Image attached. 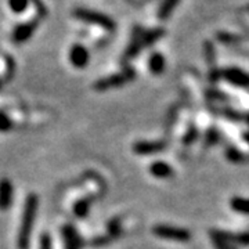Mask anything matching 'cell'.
I'll return each instance as SVG.
<instances>
[{"label":"cell","mask_w":249,"mask_h":249,"mask_svg":"<svg viewBox=\"0 0 249 249\" xmlns=\"http://www.w3.org/2000/svg\"><path fill=\"white\" fill-rule=\"evenodd\" d=\"M178 3H180V0H162L158 13H157L158 19L160 21H166L173 14V11L176 10Z\"/></svg>","instance_id":"13"},{"label":"cell","mask_w":249,"mask_h":249,"mask_svg":"<svg viewBox=\"0 0 249 249\" xmlns=\"http://www.w3.org/2000/svg\"><path fill=\"white\" fill-rule=\"evenodd\" d=\"M222 76L237 88H249V73L238 68H229L222 72Z\"/></svg>","instance_id":"9"},{"label":"cell","mask_w":249,"mask_h":249,"mask_svg":"<svg viewBox=\"0 0 249 249\" xmlns=\"http://www.w3.org/2000/svg\"><path fill=\"white\" fill-rule=\"evenodd\" d=\"M150 173L157 178H169L173 176V168L166 162L157 160L150 165Z\"/></svg>","instance_id":"12"},{"label":"cell","mask_w":249,"mask_h":249,"mask_svg":"<svg viewBox=\"0 0 249 249\" xmlns=\"http://www.w3.org/2000/svg\"><path fill=\"white\" fill-rule=\"evenodd\" d=\"M14 188L9 178L0 180V211H9L13 204Z\"/></svg>","instance_id":"10"},{"label":"cell","mask_w":249,"mask_h":249,"mask_svg":"<svg viewBox=\"0 0 249 249\" xmlns=\"http://www.w3.org/2000/svg\"><path fill=\"white\" fill-rule=\"evenodd\" d=\"M62 237L65 249H82V240L72 224H65L62 227Z\"/></svg>","instance_id":"11"},{"label":"cell","mask_w":249,"mask_h":249,"mask_svg":"<svg viewBox=\"0 0 249 249\" xmlns=\"http://www.w3.org/2000/svg\"><path fill=\"white\" fill-rule=\"evenodd\" d=\"M222 114L224 115V118H227V119H231V121H242L244 119V115L240 114V112H237V111H234L232 108H223L222 109Z\"/></svg>","instance_id":"24"},{"label":"cell","mask_w":249,"mask_h":249,"mask_svg":"<svg viewBox=\"0 0 249 249\" xmlns=\"http://www.w3.org/2000/svg\"><path fill=\"white\" fill-rule=\"evenodd\" d=\"M37 206H39V198L36 194H29L25 199L24 205V212L19 223V230L17 235V245L18 249H28L31 244V235L34 230V224H35L36 212H37Z\"/></svg>","instance_id":"1"},{"label":"cell","mask_w":249,"mask_h":249,"mask_svg":"<svg viewBox=\"0 0 249 249\" xmlns=\"http://www.w3.org/2000/svg\"><path fill=\"white\" fill-rule=\"evenodd\" d=\"M247 122H248V124H249V115L247 116Z\"/></svg>","instance_id":"33"},{"label":"cell","mask_w":249,"mask_h":249,"mask_svg":"<svg viewBox=\"0 0 249 249\" xmlns=\"http://www.w3.org/2000/svg\"><path fill=\"white\" fill-rule=\"evenodd\" d=\"M242 137H244V140L249 144V132H245V133L242 134Z\"/></svg>","instance_id":"32"},{"label":"cell","mask_w":249,"mask_h":249,"mask_svg":"<svg viewBox=\"0 0 249 249\" xmlns=\"http://www.w3.org/2000/svg\"><path fill=\"white\" fill-rule=\"evenodd\" d=\"M166 67V61L163 54L160 53H152L148 58V68L154 75H160L162 72L165 71Z\"/></svg>","instance_id":"15"},{"label":"cell","mask_w":249,"mask_h":249,"mask_svg":"<svg viewBox=\"0 0 249 249\" xmlns=\"http://www.w3.org/2000/svg\"><path fill=\"white\" fill-rule=\"evenodd\" d=\"M212 241H213L214 249H237L235 248V245L229 244V242H224V241H219V240H212Z\"/></svg>","instance_id":"31"},{"label":"cell","mask_w":249,"mask_h":249,"mask_svg":"<svg viewBox=\"0 0 249 249\" xmlns=\"http://www.w3.org/2000/svg\"><path fill=\"white\" fill-rule=\"evenodd\" d=\"M73 17L79 21L91 24V25H97L107 32H114L116 28L115 21L112 18L108 17L107 14L100 13V11H94V10L83 9V7L75 9L73 10Z\"/></svg>","instance_id":"2"},{"label":"cell","mask_w":249,"mask_h":249,"mask_svg":"<svg viewBox=\"0 0 249 249\" xmlns=\"http://www.w3.org/2000/svg\"><path fill=\"white\" fill-rule=\"evenodd\" d=\"M0 88H1V80H0Z\"/></svg>","instance_id":"34"},{"label":"cell","mask_w":249,"mask_h":249,"mask_svg":"<svg viewBox=\"0 0 249 249\" xmlns=\"http://www.w3.org/2000/svg\"><path fill=\"white\" fill-rule=\"evenodd\" d=\"M204 54L205 60L209 64L211 70L216 68V50H214V46L212 42L206 40L204 43Z\"/></svg>","instance_id":"18"},{"label":"cell","mask_w":249,"mask_h":249,"mask_svg":"<svg viewBox=\"0 0 249 249\" xmlns=\"http://www.w3.org/2000/svg\"><path fill=\"white\" fill-rule=\"evenodd\" d=\"M196 136H198V132H196V126H190L188 130H187V133L184 134V137H183V142H184L186 145H188V144H191V142L196 140Z\"/></svg>","instance_id":"25"},{"label":"cell","mask_w":249,"mask_h":249,"mask_svg":"<svg viewBox=\"0 0 249 249\" xmlns=\"http://www.w3.org/2000/svg\"><path fill=\"white\" fill-rule=\"evenodd\" d=\"M165 29L163 28H154L150 31H144L142 36V47H147V46H152L154 43H157L160 37L165 36Z\"/></svg>","instance_id":"14"},{"label":"cell","mask_w":249,"mask_h":249,"mask_svg":"<svg viewBox=\"0 0 249 249\" xmlns=\"http://www.w3.org/2000/svg\"><path fill=\"white\" fill-rule=\"evenodd\" d=\"M231 208L238 213L249 214V198H241V196L232 198Z\"/></svg>","instance_id":"19"},{"label":"cell","mask_w":249,"mask_h":249,"mask_svg":"<svg viewBox=\"0 0 249 249\" xmlns=\"http://www.w3.org/2000/svg\"><path fill=\"white\" fill-rule=\"evenodd\" d=\"M39 18H32L27 22H22V24H18L17 27L13 29V34H11V40L14 45H22L28 42L32 35L35 34V31L39 27Z\"/></svg>","instance_id":"5"},{"label":"cell","mask_w":249,"mask_h":249,"mask_svg":"<svg viewBox=\"0 0 249 249\" xmlns=\"http://www.w3.org/2000/svg\"><path fill=\"white\" fill-rule=\"evenodd\" d=\"M29 0H9V7L14 14H22L29 7Z\"/></svg>","instance_id":"20"},{"label":"cell","mask_w":249,"mask_h":249,"mask_svg":"<svg viewBox=\"0 0 249 249\" xmlns=\"http://www.w3.org/2000/svg\"><path fill=\"white\" fill-rule=\"evenodd\" d=\"M206 96L209 98H212V100H216V101H226V100H229V96H226L220 90H208Z\"/></svg>","instance_id":"27"},{"label":"cell","mask_w":249,"mask_h":249,"mask_svg":"<svg viewBox=\"0 0 249 249\" xmlns=\"http://www.w3.org/2000/svg\"><path fill=\"white\" fill-rule=\"evenodd\" d=\"M136 78V71H134L132 67H126L124 71L121 73H114V75H109L106 76L103 79H98L93 88L97 91H106V90L116 89V88H121L126 83L132 82Z\"/></svg>","instance_id":"3"},{"label":"cell","mask_w":249,"mask_h":249,"mask_svg":"<svg viewBox=\"0 0 249 249\" xmlns=\"http://www.w3.org/2000/svg\"><path fill=\"white\" fill-rule=\"evenodd\" d=\"M226 157H227V160L232 162V163H241V162H244L245 160V155L240 151V150H237L235 147H229L227 150H226Z\"/></svg>","instance_id":"21"},{"label":"cell","mask_w":249,"mask_h":249,"mask_svg":"<svg viewBox=\"0 0 249 249\" xmlns=\"http://www.w3.org/2000/svg\"><path fill=\"white\" fill-rule=\"evenodd\" d=\"M13 127H14V124L10 119V116L6 112L0 111V132L1 133H6V132H10Z\"/></svg>","instance_id":"22"},{"label":"cell","mask_w":249,"mask_h":249,"mask_svg":"<svg viewBox=\"0 0 249 249\" xmlns=\"http://www.w3.org/2000/svg\"><path fill=\"white\" fill-rule=\"evenodd\" d=\"M219 139H220L219 132L216 129H209L206 132V134H205V145L206 147H211V145H213V144L219 142Z\"/></svg>","instance_id":"23"},{"label":"cell","mask_w":249,"mask_h":249,"mask_svg":"<svg viewBox=\"0 0 249 249\" xmlns=\"http://www.w3.org/2000/svg\"><path fill=\"white\" fill-rule=\"evenodd\" d=\"M68 58H70V62H71L72 67H75V68H78V70L86 68L90 61L89 50H88L83 45L76 43V45H73L71 49H70Z\"/></svg>","instance_id":"6"},{"label":"cell","mask_w":249,"mask_h":249,"mask_svg":"<svg viewBox=\"0 0 249 249\" xmlns=\"http://www.w3.org/2000/svg\"><path fill=\"white\" fill-rule=\"evenodd\" d=\"M111 238L108 237V235H100L97 238H94V240L91 241V245H94V247H104V245H107L111 242Z\"/></svg>","instance_id":"30"},{"label":"cell","mask_w":249,"mask_h":249,"mask_svg":"<svg viewBox=\"0 0 249 249\" xmlns=\"http://www.w3.org/2000/svg\"><path fill=\"white\" fill-rule=\"evenodd\" d=\"M90 209H91V198L89 196L80 198L73 205V213L78 219H85L89 214Z\"/></svg>","instance_id":"16"},{"label":"cell","mask_w":249,"mask_h":249,"mask_svg":"<svg viewBox=\"0 0 249 249\" xmlns=\"http://www.w3.org/2000/svg\"><path fill=\"white\" fill-rule=\"evenodd\" d=\"M39 249H53V241L47 232L42 234L40 241H39Z\"/></svg>","instance_id":"26"},{"label":"cell","mask_w":249,"mask_h":249,"mask_svg":"<svg viewBox=\"0 0 249 249\" xmlns=\"http://www.w3.org/2000/svg\"><path fill=\"white\" fill-rule=\"evenodd\" d=\"M107 235L114 241L122 234V219L121 217H114L112 220L108 222Z\"/></svg>","instance_id":"17"},{"label":"cell","mask_w":249,"mask_h":249,"mask_svg":"<svg viewBox=\"0 0 249 249\" xmlns=\"http://www.w3.org/2000/svg\"><path fill=\"white\" fill-rule=\"evenodd\" d=\"M166 142H136L133 144V152L137 155H152L158 152L165 151Z\"/></svg>","instance_id":"8"},{"label":"cell","mask_w":249,"mask_h":249,"mask_svg":"<svg viewBox=\"0 0 249 249\" xmlns=\"http://www.w3.org/2000/svg\"><path fill=\"white\" fill-rule=\"evenodd\" d=\"M217 39L222 42V43H224V45H230V43H235V42H238V37L237 36H232L230 35V34H223V32H220L219 35H217Z\"/></svg>","instance_id":"28"},{"label":"cell","mask_w":249,"mask_h":249,"mask_svg":"<svg viewBox=\"0 0 249 249\" xmlns=\"http://www.w3.org/2000/svg\"><path fill=\"white\" fill-rule=\"evenodd\" d=\"M142 31L140 27H134L133 29V35H132V40L130 43L127 46V49L124 50V55H122V62L126 64L129 62L130 60H133L134 57L137 54H140V52L142 50Z\"/></svg>","instance_id":"7"},{"label":"cell","mask_w":249,"mask_h":249,"mask_svg":"<svg viewBox=\"0 0 249 249\" xmlns=\"http://www.w3.org/2000/svg\"><path fill=\"white\" fill-rule=\"evenodd\" d=\"M152 232L162 240L175 241V242H188L191 240V232L188 230L169 224H155L152 227Z\"/></svg>","instance_id":"4"},{"label":"cell","mask_w":249,"mask_h":249,"mask_svg":"<svg viewBox=\"0 0 249 249\" xmlns=\"http://www.w3.org/2000/svg\"><path fill=\"white\" fill-rule=\"evenodd\" d=\"M235 244L242 245V247H249V232L235 234Z\"/></svg>","instance_id":"29"}]
</instances>
